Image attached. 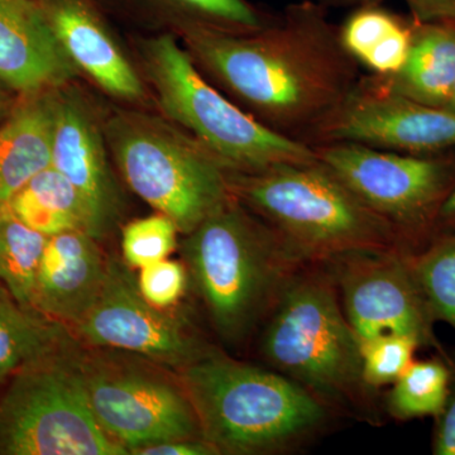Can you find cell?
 Masks as SVG:
<instances>
[{"label":"cell","instance_id":"obj_1","mask_svg":"<svg viewBox=\"0 0 455 455\" xmlns=\"http://www.w3.org/2000/svg\"><path fill=\"white\" fill-rule=\"evenodd\" d=\"M199 64L251 116L281 136L305 143L361 79L328 8L307 0L287 5L257 31L182 27Z\"/></svg>","mask_w":455,"mask_h":455},{"label":"cell","instance_id":"obj_2","mask_svg":"<svg viewBox=\"0 0 455 455\" xmlns=\"http://www.w3.org/2000/svg\"><path fill=\"white\" fill-rule=\"evenodd\" d=\"M268 368L309 391L337 416L379 425L377 391L362 373L353 331L326 263H305L290 278L259 331Z\"/></svg>","mask_w":455,"mask_h":455},{"label":"cell","instance_id":"obj_3","mask_svg":"<svg viewBox=\"0 0 455 455\" xmlns=\"http://www.w3.org/2000/svg\"><path fill=\"white\" fill-rule=\"evenodd\" d=\"M203 438L228 455L298 451L323 435L337 414L298 383L211 349L176 371Z\"/></svg>","mask_w":455,"mask_h":455},{"label":"cell","instance_id":"obj_4","mask_svg":"<svg viewBox=\"0 0 455 455\" xmlns=\"http://www.w3.org/2000/svg\"><path fill=\"white\" fill-rule=\"evenodd\" d=\"M182 256L215 334L230 347L260 331L305 265L235 196L185 235Z\"/></svg>","mask_w":455,"mask_h":455},{"label":"cell","instance_id":"obj_5","mask_svg":"<svg viewBox=\"0 0 455 455\" xmlns=\"http://www.w3.org/2000/svg\"><path fill=\"white\" fill-rule=\"evenodd\" d=\"M227 173L232 196L267 223L301 262L325 263L359 251L412 250L319 160Z\"/></svg>","mask_w":455,"mask_h":455},{"label":"cell","instance_id":"obj_6","mask_svg":"<svg viewBox=\"0 0 455 455\" xmlns=\"http://www.w3.org/2000/svg\"><path fill=\"white\" fill-rule=\"evenodd\" d=\"M145 57L164 112L227 171L316 163L313 147L269 130L206 82L172 36L151 40Z\"/></svg>","mask_w":455,"mask_h":455},{"label":"cell","instance_id":"obj_7","mask_svg":"<svg viewBox=\"0 0 455 455\" xmlns=\"http://www.w3.org/2000/svg\"><path fill=\"white\" fill-rule=\"evenodd\" d=\"M76 340L20 368L0 392V455H125L101 430Z\"/></svg>","mask_w":455,"mask_h":455},{"label":"cell","instance_id":"obj_8","mask_svg":"<svg viewBox=\"0 0 455 455\" xmlns=\"http://www.w3.org/2000/svg\"><path fill=\"white\" fill-rule=\"evenodd\" d=\"M92 414L101 430L131 454L176 439L203 438L178 372L122 350L76 347Z\"/></svg>","mask_w":455,"mask_h":455},{"label":"cell","instance_id":"obj_9","mask_svg":"<svg viewBox=\"0 0 455 455\" xmlns=\"http://www.w3.org/2000/svg\"><path fill=\"white\" fill-rule=\"evenodd\" d=\"M114 156L132 190L187 235L232 199L227 170L196 140L143 118H119Z\"/></svg>","mask_w":455,"mask_h":455},{"label":"cell","instance_id":"obj_10","mask_svg":"<svg viewBox=\"0 0 455 455\" xmlns=\"http://www.w3.org/2000/svg\"><path fill=\"white\" fill-rule=\"evenodd\" d=\"M311 147L319 163L391 224L412 250L429 241L440 208L455 185L453 158L400 154L347 142Z\"/></svg>","mask_w":455,"mask_h":455},{"label":"cell","instance_id":"obj_11","mask_svg":"<svg viewBox=\"0 0 455 455\" xmlns=\"http://www.w3.org/2000/svg\"><path fill=\"white\" fill-rule=\"evenodd\" d=\"M414 250L359 251L325 262L341 307L359 341L386 334L411 338L451 358L434 331L435 320L412 268Z\"/></svg>","mask_w":455,"mask_h":455},{"label":"cell","instance_id":"obj_12","mask_svg":"<svg viewBox=\"0 0 455 455\" xmlns=\"http://www.w3.org/2000/svg\"><path fill=\"white\" fill-rule=\"evenodd\" d=\"M70 331L86 347L132 353L175 372L212 349L178 317L149 304L128 269L113 259H108L98 300Z\"/></svg>","mask_w":455,"mask_h":455},{"label":"cell","instance_id":"obj_13","mask_svg":"<svg viewBox=\"0 0 455 455\" xmlns=\"http://www.w3.org/2000/svg\"><path fill=\"white\" fill-rule=\"evenodd\" d=\"M347 142L410 155L455 148V113L371 85L362 75L355 90L311 131L305 143Z\"/></svg>","mask_w":455,"mask_h":455},{"label":"cell","instance_id":"obj_14","mask_svg":"<svg viewBox=\"0 0 455 455\" xmlns=\"http://www.w3.org/2000/svg\"><path fill=\"white\" fill-rule=\"evenodd\" d=\"M108 259L85 232L49 236L33 291V310L66 326L79 324L98 300Z\"/></svg>","mask_w":455,"mask_h":455},{"label":"cell","instance_id":"obj_15","mask_svg":"<svg viewBox=\"0 0 455 455\" xmlns=\"http://www.w3.org/2000/svg\"><path fill=\"white\" fill-rule=\"evenodd\" d=\"M51 166L83 197L92 215L95 239L107 235L121 211V196L97 125L76 99L56 100Z\"/></svg>","mask_w":455,"mask_h":455},{"label":"cell","instance_id":"obj_16","mask_svg":"<svg viewBox=\"0 0 455 455\" xmlns=\"http://www.w3.org/2000/svg\"><path fill=\"white\" fill-rule=\"evenodd\" d=\"M74 62L35 0H0V80L25 94L61 85Z\"/></svg>","mask_w":455,"mask_h":455},{"label":"cell","instance_id":"obj_17","mask_svg":"<svg viewBox=\"0 0 455 455\" xmlns=\"http://www.w3.org/2000/svg\"><path fill=\"white\" fill-rule=\"evenodd\" d=\"M74 64L116 97H142V83L116 46L92 0H35Z\"/></svg>","mask_w":455,"mask_h":455},{"label":"cell","instance_id":"obj_18","mask_svg":"<svg viewBox=\"0 0 455 455\" xmlns=\"http://www.w3.org/2000/svg\"><path fill=\"white\" fill-rule=\"evenodd\" d=\"M363 76L376 88L427 106L445 108L455 85V22L412 20L411 44L403 68L388 76Z\"/></svg>","mask_w":455,"mask_h":455},{"label":"cell","instance_id":"obj_19","mask_svg":"<svg viewBox=\"0 0 455 455\" xmlns=\"http://www.w3.org/2000/svg\"><path fill=\"white\" fill-rule=\"evenodd\" d=\"M56 99L35 97L0 125V205L52 164Z\"/></svg>","mask_w":455,"mask_h":455},{"label":"cell","instance_id":"obj_20","mask_svg":"<svg viewBox=\"0 0 455 455\" xmlns=\"http://www.w3.org/2000/svg\"><path fill=\"white\" fill-rule=\"evenodd\" d=\"M341 44L372 75L388 76L405 64L411 44L412 20L381 5L359 4L339 26Z\"/></svg>","mask_w":455,"mask_h":455},{"label":"cell","instance_id":"obj_21","mask_svg":"<svg viewBox=\"0 0 455 455\" xmlns=\"http://www.w3.org/2000/svg\"><path fill=\"white\" fill-rule=\"evenodd\" d=\"M7 204L26 226L44 235L79 230L94 236L88 206L73 184L52 166L29 180Z\"/></svg>","mask_w":455,"mask_h":455},{"label":"cell","instance_id":"obj_22","mask_svg":"<svg viewBox=\"0 0 455 455\" xmlns=\"http://www.w3.org/2000/svg\"><path fill=\"white\" fill-rule=\"evenodd\" d=\"M74 340L66 326L23 307L0 283V386L20 368Z\"/></svg>","mask_w":455,"mask_h":455},{"label":"cell","instance_id":"obj_23","mask_svg":"<svg viewBox=\"0 0 455 455\" xmlns=\"http://www.w3.org/2000/svg\"><path fill=\"white\" fill-rule=\"evenodd\" d=\"M47 239L26 226L7 203L0 205V283L29 309Z\"/></svg>","mask_w":455,"mask_h":455},{"label":"cell","instance_id":"obj_24","mask_svg":"<svg viewBox=\"0 0 455 455\" xmlns=\"http://www.w3.org/2000/svg\"><path fill=\"white\" fill-rule=\"evenodd\" d=\"M451 358L414 361L405 373L392 383L386 396L385 409L397 421L434 418L447 401L451 382Z\"/></svg>","mask_w":455,"mask_h":455},{"label":"cell","instance_id":"obj_25","mask_svg":"<svg viewBox=\"0 0 455 455\" xmlns=\"http://www.w3.org/2000/svg\"><path fill=\"white\" fill-rule=\"evenodd\" d=\"M411 260L434 320L455 329V229L431 235Z\"/></svg>","mask_w":455,"mask_h":455},{"label":"cell","instance_id":"obj_26","mask_svg":"<svg viewBox=\"0 0 455 455\" xmlns=\"http://www.w3.org/2000/svg\"><path fill=\"white\" fill-rule=\"evenodd\" d=\"M179 229L166 215L132 221L123 229V259L128 267L143 268L169 259L176 247Z\"/></svg>","mask_w":455,"mask_h":455},{"label":"cell","instance_id":"obj_27","mask_svg":"<svg viewBox=\"0 0 455 455\" xmlns=\"http://www.w3.org/2000/svg\"><path fill=\"white\" fill-rule=\"evenodd\" d=\"M419 344L403 335L386 334L362 341V373L373 390L397 381L415 361Z\"/></svg>","mask_w":455,"mask_h":455},{"label":"cell","instance_id":"obj_28","mask_svg":"<svg viewBox=\"0 0 455 455\" xmlns=\"http://www.w3.org/2000/svg\"><path fill=\"white\" fill-rule=\"evenodd\" d=\"M137 287L140 295L158 309H169L184 295L188 283L187 266L169 259L140 269Z\"/></svg>","mask_w":455,"mask_h":455},{"label":"cell","instance_id":"obj_29","mask_svg":"<svg viewBox=\"0 0 455 455\" xmlns=\"http://www.w3.org/2000/svg\"><path fill=\"white\" fill-rule=\"evenodd\" d=\"M434 455H455V362L451 364V388L445 405L435 418Z\"/></svg>","mask_w":455,"mask_h":455},{"label":"cell","instance_id":"obj_30","mask_svg":"<svg viewBox=\"0 0 455 455\" xmlns=\"http://www.w3.org/2000/svg\"><path fill=\"white\" fill-rule=\"evenodd\" d=\"M133 455H220L204 438L176 439L134 449Z\"/></svg>","mask_w":455,"mask_h":455},{"label":"cell","instance_id":"obj_31","mask_svg":"<svg viewBox=\"0 0 455 455\" xmlns=\"http://www.w3.org/2000/svg\"><path fill=\"white\" fill-rule=\"evenodd\" d=\"M416 22H455V0H403Z\"/></svg>","mask_w":455,"mask_h":455},{"label":"cell","instance_id":"obj_32","mask_svg":"<svg viewBox=\"0 0 455 455\" xmlns=\"http://www.w3.org/2000/svg\"><path fill=\"white\" fill-rule=\"evenodd\" d=\"M453 229H455V185L440 208L434 235L436 232H443V230Z\"/></svg>","mask_w":455,"mask_h":455},{"label":"cell","instance_id":"obj_33","mask_svg":"<svg viewBox=\"0 0 455 455\" xmlns=\"http://www.w3.org/2000/svg\"><path fill=\"white\" fill-rule=\"evenodd\" d=\"M307 2L316 3L325 8H343L357 7L361 4V0H307Z\"/></svg>","mask_w":455,"mask_h":455},{"label":"cell","instance_id":"obj_34","mask_svg":"<svg viewBox=\"0 0 455 455\" xmlns=\"http://www.w3.org/2000/svg\"><path fill=\"white\" fill-rule=\"evenodd\" d=\"M444 109L449 110V112L455 113V85L453 92H451V98H449L447 106H445Z\"/></svg>","mask_w":455,"mask_h":455},{"label":"cell","instance_id":"obj_35","mask_svg":"<svg viewBox=\"0 0 455 455\" xmlns=\"http://www.w3.org/2000/svg\"><path fill=\"white\" fill-rule=\"evenodd\" d=\"M385 0H361V4L364 5H381Z\"/></svg>","mask_w":455,"mask_h":455},{"label":"cell","instance_id":"obj_36","mask_svg":"<svg viewBox=\"0 0 455 455\" xmlns=\"http://www.w3.org/2000/svg\"><path fill=\"white\" fill-rule=\"evenodd\" d=\"M3 112H4V103H3V99L0 97V119H2Z\"/></svg>","mask_w":455,"mask_h":455}]
</instances>
